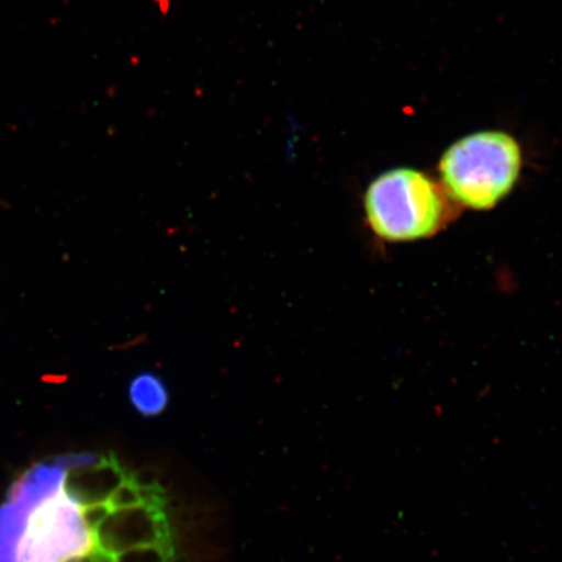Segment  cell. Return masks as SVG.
<instances>
[{
  "mask_svg": "<svg viewBox=\"0 0 562 562\" xmlns=\"http://www.w3.org/2000/svg\"><path fill=\"white\" fill-rule=\"evenodd\" d=\"M59 459L12 484L0 507V562H65L95 547L77 505L63 491Z\"/></svg>",
  "mask_w": 562,
  "mask_h": 562,
  "instance_id": "cell-1",
  "label": "cell"
},
{
  "mask_svg": "<svg viewBox=\"0 0 562 562\" xmlns=\"http://www.w3.org/2000/svg\"><path fill=\"white\" fill-rule=\"evenodd\" d=\"M363 206L371 231L393 243L437 235L459 209L438 182L413 168L379 176L364 193Z\"/></svg>",
  "mask_w": 562,
  "mask_h": 562,
  "instance_id": "cell-2",
  "label": "cell"
},
{
  "mask_svg": "<svg viewBox=\"0 0 562 562\" xmlns=\"http://www.w3.org/2000/svg\"><path fill=\"white\" fill-rule=\"evenodd\" d=\"M522 153L515 137L484 131L457 140L439 165L441 188L457 206L495 207L519 178Z\"/></svg>",
  "mask_w": 562,
  "mask_h": 562,
  "instance_id": "cell-3",
  "label": "cell"
},
{
  "mask_svg": "<svg viewBox=\"0 0 562 562\" xmlns=\"http://www.w3.org/2000/svg\"><path fill=\"white\" fill-rule=\"evenodd\" d=\"M95 546L110 554L138 547H173L165 509L139 505L112 510L94 532Z\"/></svg>",
  "mask_w": 562,
  "mask_h": 562,
  "instance_id": "cell-4",
  "label": "cell"
},
{
  "mask_svg": "<svg viewBox=\"0 0 562 562\" xmlns=\"http://www.w3.org/2000/svg\"><path fill=\"white\" fill-rule=\"evenodd\" d=\"M59 461L65 470L63 491L80 507L108 502L131 473L112 453L67 454Z\"/></svg>",
  "mask_w": 562,
  "mask_h": 562,
  "instance_id": "cell-5",
  "label": "cell"
},
{
  "mask_svg": "<svg viewBox=\"0 0 562 562\" xmlns=\"http://www.w3.org/2000/svg\"><path fill=\"white\" fill-rule=\"evenodd\" d=\"M128 395L132 406L146 418L160 416L170 403L167 385L153 372H143L133 378Z\"/></svg>",
  "mask_w": 562,
  "mask_h": 562,
  "instance_id": "cell-6",
  "label": "cell"
},
{
  "mask_svg": "<svg viewBox=\"0 0 562 562\" xmlns=\"http://www.w3.org/2000/svg\"><path fill=\"white\" fill-rule=\"evenodd\" d=\"M108 502L112 510L144 505V490L136 480V475L130 473L128 477L114 491Z\"/></svg>",
  "mask_w": 562,
  "mask_h": 562,
  "instance_id": "cell-7",
  "label": "cell"
},
{
  "mask_svg": "<svg viewBox=\"0 0 562 562\" xmlns=\"http://www.w3.org/2000/svg\"><path fill=\"white\" fill-rule=\"evenodd\" d=\"M173 547H138L133 550L119 553L115 562H173Z\"/></svg>",
  "mask_w": 562,
  "mask_h": 562,
  "instance_id": "cell-8",
  "label": "cell"
},
{
  "mask_svg": "<svg viewBox=\"0 0 562 562\" xmlns=\"http://www.w3.org/2000/svg\"><path fill=\"white\" fill-rule=\"evenodd\" d=\"M111 512L109 504L89 505V507H83L81 510L82 522L90 532L94 533L98 527L104 522V519L111 515Z\"/></svg>",
  "mask_w": 562,
  "mask_h": 562,
  "instance_id": "cell-9",
  "label": "cell"
},
{
  "mask_svg": "<svg viewBox=\"0 0 562 562\" xmlns=\"http://www.w3.org/2000/svg\"><path fill=\"white\" fill-rule=\"evenodd\" d=\"M65 562H115V558L114 554H110L95 546L89 552L81 554V557L72 558Z\"/></svg>",
  "mask_w": 562,
  "mask_h": 562,
  "instance_id": "cell-10",
  "label": "cell"
},
{
  "mask_svg": "<svg viewBox=\"0 0 562 562\" xmlns=\"http://www.w3.org/2000/svg\"><path fill=\"white\" fill-rule=\"evenodd\" d=\"M175 562V561H173Z\"/></svg>",
  "mask_w": 562,
  "mask_h": 562,
  "instance_id": "cell-11",
  "label": "cell"
}]
</instances>
